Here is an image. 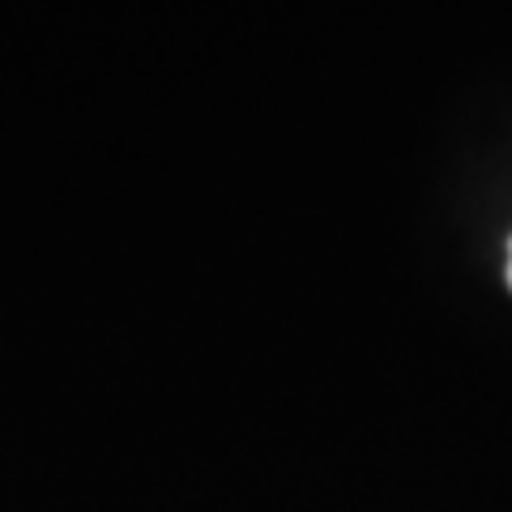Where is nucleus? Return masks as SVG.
Segmentation results:
<instances>
[{
	"label": "nucleus",
	"mask_w": 512,
	"mask_h": 512,
	"mask_svg": "<svg viewBox=\"0 0 512 512\" xmlns=\"http://www.w3.org/2000/svg\"><path fill=\"white\" fill-rule=\"evenodd\" d=\"M504 282H508V291H512V239H508V265H504Z\"/></svg>",
	"instance_id": "1"
}]
</instances>
